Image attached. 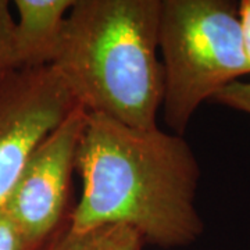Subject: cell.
<instances>
[{
  "instance_id": "obj_1",
  "label": "cell",
  "mask_w": 250,
  "mask_h": 250,
  "mask_svg": "<svg viewBox=\"0 0 250 250\" xmlns=\"http://www.w3.org/2000/svg\"><path fill=\"white\" fill-rule=\"evenodd\" d=\"M75 170L83 188L68 215L74 229L121 225L164 249L189 246L205 231L200 166L182 135L86 113Z\"/></svg>"
},
{
  "instance_id": "obj_2",
  "label": "cell",
  "mask_w": 250,
  "mask_h": 250,
  "mask_svg": "<svg viewBox=\"0 0 250 250\" xmlns=\"http://www.w3.org/2000/svg\"><path fill=\"white\" fill-rule=\"evenodd\" d=\"M161 0H75L52 67L86 113L156 128L164 96L157 59Z\"/></svg>"
},
{
  "instance_id": "obj_3",
  "label": "cell",
  "mask_w": 250,
  "mask_h": 250,
  "mask_svg": "<svg viewBox=\"0 0 250 250\" xmlns=\"http://www.w3.org/2000/svg\"><path fill=\"white\" fill-rule=\"evenodd\" d=\"M159 49L161 107L174 134L185 132L203 102L250 74L233 0H161Z\"/></svg>"
},
{
  "instance_id": "obj_4",
  "label": "cell",
  "mask_w": 250,
  "mask_h": 250,
  "mask_svg": "<svg viewBox=\"0 0 250 250\" xmlns=\"http://www.w3.org/2000/svg\"><path fill=\"white\" fill-rule=\"evenodd\" d=\"M78 103L52 65L11 70L0 80V211L32 150Z\"/></svg>"
},
{
  "instance_id": "obj_5",
  "label": "cell",
  "mask_w": 250,
  "mask_h": 250,
  "mask_svg": "<svg viewBox=\"0 0 250 250\" xmlns=\"http://www.w3.org/2000/svg\"><path fill=\"white\" fill-rule=\"evenodd\" d=\"M86 111L75 107L32 150L7 203L27 249L67 221L72 171L77 167Z\"/></svg>"
},
{
  "instance_id": "obj_6",
  "label": "cell",
  "mask_w": 250,
  "mask_h": 250,
  "mask_svg": "<svg viewBox=\"0 0 250 250\" xmlns=\"http://www.w3.org/2000/svg\"><path fill=\"white\" fill-rule=\"evenodd\" d=\"M75 0H16L18 21L13 29V68L50 65L65 18Z\"/></svg>"
},
{
  "instance_id": "obj_7",
  "label": "cell",
  "mask_w": 250,
  "mask_h": 250,
  "mask_svg": "<svg viewBox=\"0 0 250 250\" xmlns=\"http://www.w3.org/2000/svg\"><path fill=\"white\" fill-rule=\"evenodd\" d=\"M143 246L141 235L131 228L107 225L78 231L67 218L50 236L27 250H142Z\"/></svg>"
},
{
  "instance_id": "obj_8",
  "label": "cell",
  "mask_w": 250,
  "mask_h": 250,
  "mask_svg": "<svg viewBox=\"0 0 250 250\" xmlns=\"http://www.w3.org/2000/svg\"><path fill=\"white\" fill-rule=\"evenodd\" d=\"M13 29L14 20L9 1L0 0V80L13 68Z\"/></svg>"
},
{
  "instance_id": "obj_9",
  "label": "cell",
  "mask_w": 250,
  "mask_h": 250,
  "mask_svg": "<svg viewBox=\"0 0 250 250\" xmlns=\"http://www.w3.org/2000/svg\"><path fill=\"white\" fill-rule=\"evenodd\" d=\"M211 102L250 116V81H236L233 83H229L223 90H220L211 99Z\"/></svg>"
},
{
  "instance_id": "obj_10",
  "label": "cell",
  "mask_w": 250,
  "mask_h": 250,
  "mask_svg": "<svg viewBox=\"0 0 250 250\" xmlns=\"http://www.w3.org/2000/svg\"><path fill=\"white\" fill-rule=\"evenodd\" d=\"M0 250H27L24 236L7 210L0 211Z\"/></svg>"
},
{
  "instance_id": "obj_11",
  "label": "cell",
  "mask_w": 250,
  "mask_h": 250,
  "mask_svg": "<svg viewBox=\"0 0 250 250\" xmlns=\"http://www.w3.org/2000/svg\"><path fill=\"white\" fill-rule=\"evenodd\" d=\"M239 20H241L243 49L250 68V0L239 1Z\"/></svg>"
}]
</instances>
